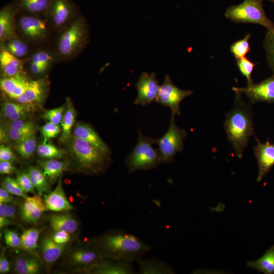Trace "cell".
<instances>
[{
  "instance_id": "obj_4",
  "label": "cell",
  "mask_w": 274,
  "mask_h": 274,
  "mask_svg": "<svg viewBox=\"0 0 274 274\" xmlns=\"http://www.w3.org/2000/svg\"><path fill=\"white\" fill-rule=\"evenodd\" d=\"M155 142V139L145 136L139 131L136 145L125 161L129 173L150 170L162 163L158 150L153 146Z\"/></svg>"
},
{
  "instance_id": "obj_19",
  "label": "cell",
  "mask_w": 274,
  "mask_h": 274,
  "mask_svg": "<svg viewBox=\"0 0 274 274\" xmlns=\"http://www.w3.org/2000/svg\"><path fill=\"white\" fill-rule=\"evenodd\" d=\"M30 80L24 72L12 76L2 77L1 89L6 95L14 100L24 92Z\"/></svg>"
},
{
  "instance_id": "obj_2",
  "label": "cell",
  "mask_w": 274,
  "mask_h": 274,
  "mask_svg": "<svg viewBox=\"0 0 274 274\" xmlns=\"http://www.w3.org/2000/svg\"><path fill=\"white\" fill-rule=\"evenodd\" d=\"M234 107L226 113L224 127L227 138L237 157L242 158L250 138L255 133L250 104L245 102L241 94L235 93Z\"/></svg>"
},
{
  "instance_id": "obj_9",
  "label": "cell",
  "mask_w": 274,
  "mask_h": 274,
  "mask_svg": "<svg viewBox=\"0 0 274 274\" xmlns=\"http://www.w3.org/2000/svg\"><path fill=\"white\" fill-rule=\"evenodd\" d=\"M77 7L72 0H51L46 18L54 29L61 30L78 16Z\"/></svg>"
},
{
  "instance_id": "obj_51",
  "label": "cell",
  "mask_w": 274,
  "mask_h": 274,
  "mask_svg": "<svg viewBox=\"0 0 274 274\" xmlns=\"http://www.w3.org/2000/svg\"><path fill=\"white\" fill-rule=\"evenodd\" d=\"M0 202L9 203L13 204L17 203L13 195L2 187L0 188Z\"/></svg>"
},
{
  "instance_id": "obj_24",
  "label": "cell",
  "mask_w": 274,
  "mask_h": 274,
  "mask_svg": "<svg viewBox=\"0 0 274 274\" xmlns=\"http://www.w3.org/2000/svg\"><path fill=\"white\" fill-rule=\"evenodd\" d=\"M73 135L88 142L104 154L108 155L109 147L89 125L77 122L75 126Z\"/></svg>"
},
{
  "instance_id": "obj_39",
  "label": "cell",
  "mask_w": 274,
  "mask_h": 274,
  "mask_svg": "<svg viewBox=\"0 0 274 274\" xmlns=\"http://www.w3.org/2000/svg\"><path fill=\"white\" fill-rule=\"evenodd\" d=\"M251 36L250 33H248L244 38L235 41L230 46V51L236 59L245 57L250 51L249 40Z\"/></svg>"
},
{
  "instance_id": "obj_40",
  "label": "cell",
  "mask_w": 274,
  "mask_h": 274,
  "mask_svg": "<svg viewBox=\"0 0 274 274\" xmlns=\"http://www.w3.org/2000/svg\"><path fill=\"white\" fill-rule=\"evenodd\" d=\"M263 46L268 65L274 73V29L267 30L264 37Z\"/></svg>"
},
{
  "instance_id": "obj_37",
  "label": "cell",
  "mask_w": 274,
  "mask_h": 274,
  "mask_svg": "<svg viewBox=\"0 0 274 274\" xmlns=\"http://www.w3.org/2000/svg\"><path fill=\"white\" fill-rule=\"evenodd\" d=\"M47 140L45 139L44 141L37 146L36 152L39 156L46 159H58L61 158L66 154L63 150L47 143Z\"/></svg>"
},
{
  "instance_id": "obj_52",
  "label": "cell",
  "mask_w": 274,
  "mask_h": 274,
  "mask_svg": "<svg viewBox=\"0 0 274 274\" xmlns=\"http://www.w3.org/2000/svg\"><path fill=\"white\" fill-rule=\"evenodd\" d=\"M16 168L10 161H0L1 174H12Z\"/></svg>"
},
{
  "instance_id": "obj_50",
  "label": "cell",
  "mask_w": 274,
  "mask_h": 274,
  "mask_svg": "<svg viewBox=\"0 0 274 274\" xmlns=\"http://www.w3.org/2000/svg\"><path fill=\"white\" fill-rule=\"evenodd\" d=\"M52 236L55 242L61 245H65L71 239L70 233L63 231H54Z\"/></svg>"
},
{
  "instance_id": "obj_25",
  "label": "cell",
  "mask_w": 274,
  "mask_h": 274,
  "mask_svg": "<svg viewBox=\"0 0 274 274\" xmlns=\"http://www.w3.org/2000/svg\"><path fill=\"white\" fill-rule=\"evenodd\" d=\"M65 245L55 242L52 234L45 235L40 242V250L45 263L50 265L56 262L63 253Z\"/></svg>"
},
{
  "instance_id": "obj_54",
  "label": "cell",
  "mask_w": 274,
  "mask_h": 274,
  "mask_svg": "<svg viewBox=\"0 0 274 274\" xmlns=\"http://www.w3.org/2000/svg\"><path fill=\"white\" fill-rule=\"evenodd\" d=\"M13 222L10 219L0 216V228H3L11 225Z\"/></svg>"
},
{
  "instance_id": "obj_53",
  "label": "cell",
  "mask_w": 274,
  "mask_h": 274,
  "mask_svg": "<svg viewBox=\"0 0 274 274\" xmlns=\"http://www.w3.org/2000/svg\"><path fill=\"white\" fill-rule=\"evenodd\" d=\"M10 269V262L5 254V249L1 251L0 256V273H6Z\"/></svg>"
},
{
  "instance_id": "obj_26",
  "label": "cell",
  "mask_w": 274,
  "mask_h": 274,
  "mask_svg": "<svg viewBox=\"0 0 274 274\" xmlns=\"http://www.w3.org/2000/svg\"><path fill=\"white\" fill-rule=\"evenodd\" d=\"M51 0H16L14 5L19 12L46 17Z\"/></svg>"
},
{
  "instance_id": "obj_42",
  "label": "cell",
  "mask_w": 274,
  "mask_h": 274,
  "mask_svg": "<svg viewBox=\"0 0 274 274\" xmlns=\"http://www.w3.org/2000/svg\"><path fill=\"white\" fill-rule=\"evenodd\" d=\"M2 187L13 195H15L25 199L27 193L21 188L16 179L10 177L6 178L2 183Z\"/></svg>"
},
{
  "instance_id": "obj_47",
  "label": "cell",
  "mask_w": 274,
  "mask_h": 274,
  "mask_svg": "<svg viewBox=\"0 0 274 274\" xmlns=\"http://www.w3.org/2000/svg\"><path fill=\"white\" fill-rule=\"evenodd\" d=\"M4 239L6 245L12 248H19L21 237L15 231L7 229L4 233Z\"/></svg>"
},
{
  "instance_id": "obj_32",
  "label": "cell",
  "mask_w": 274,
  "mask_h": 274,
  "mask_svg": "<svg viewBox=\"0 0 274 274\" xmlns=\"http://www.w3.org/2000/svg\"><path fill=\"white\" fill-rule=\"evenodd\" d=\"M247 265L264 274L274 273V246L267 249L264 254L255 261H249Z\"/></svg>"
},
{
  "instance_id": "obj_31",
  "label": "cell",
  "mask_w": 274,
  "mask_h": 274,
  "mask_svg": "<svg viewBox=\"0 0 274 274\" xmlns=\"http://www.w3.org/2000/svg\"><path fill=\"white\" fill-rule=\"evenodd\" d=\"M41 259L35 256L19 257L14 262L15 271L19 274H36L41 269Z\"/></svg>"
},
{
  "instance_id": "obj_46",
  "label": "cell",
  "mask_w": 274,
  "mask_h": 274,
  "mask_svg": "<svg viewBox=\"0 0 274 274\" xmlns=\"http://www.w3.org/2000/svg\"><path fill=\"white\" fill-rule=\"evenodd\" d=\"M40 130L42 136L47 140L56 137L61 131L58 125L50 122L46 123L40 128Z\"/></svg>"
},
{
  "instance_id": "obj_23",
  "label": "cell",
  "mask_w": 274,
  "mask_h": 274,
  "mask_svg": "<svg viewBox=\"0 0 274 274\" xmlns=\"http://www.w3.org/2000/svg\"><path fill=\"white\" fill-rule=\"evenodd\" d=\"M55 55L47 50L34 52L26 62L30 73L39 76L45 73L55 60Z\"/></svg>"
},
{
  "instance_id": "obj_3",
  "label": "cell",
  "mask_w": 274,
  "mask_h": 274,
  "mask_svg": "<svg viewBox=\"0 0 274 274\" xmlns=\"http://www.w3.org/2000/svg\"><path fill=\"white\" fill-rule=\"evenodd\" d=\"M88 29L85 19L78 16L68 26L60 31L56 41L57 56L68 60L76 56L87 42Z\"/></svg>"
},
{
  "instance_id": "obj_30",
  "label": "cell",
  "mask_w": 274,
  "mask_h": 274,
  "mask_svg": "<svg viewBox=\"0 0 274 274\" xmlns=\"http://www.w3.org/2000/svg\"><path fill=\"white\" fill-rule=\"evenodd\" d=\"M40 165L47 180L51 183L55 182L69 166L68 162L55 159H48L40 162Z\"/></svg>"
},
{
  "instance_id": "obj_21",
  "label": "cell",
  "mask_w": 274,
  "mask_h": 274,
  "mask_svg": "<svg viewBox=\"0 0 274 274\" xmlns=\"http://www.w3.org/2000/svg\"><path fill=\"white\" fill-rule=\"evenodd\" d=\"M43 200L46 211L62 212L75 209L66 196L61 178L58 180L56 188L45 195Z\"/></svg>"
},
{
  "instance_id": "obj_22",
  "label": "cell",
  "mask_w": 274,
  "mask_h": 274,
  "mask_svg": "<svg viewBox=\"0 0 274 274\" xmlns=\"http://www.w3.org/2000/svg\"><path fill=\"white\" fill-rule=\"evenodd\" d=\"M38 107H39L32 104L6 100L2 105L1 116L7 121L25 119Z\"/></svg>"
},
{
  "instance_id": "obj_48",
  "label": "cell",
  "mask_w": 274,
  "mask_h": 274,
  "mask_svg": "<svg viewBox=\"0 0 274 274\" xmlns=\"http://www.w3.org/2000/svg\"><path fill=\"white\" fill-rule=\"evenodd\" d=\"M0 216L11 220L16 219L17 210L13 204L0 202Z\"/></svg>"
},
{
  "instance_id": "obj_6",
  "label": "cell",
  "mask_w": 274,
  "mask_h": 274,
  "mask_svg": "<svg viewBox=\"0 0 274 274\" xmlns=\"http://www.w3.org/2000/svg\"><path fill=\"white\" fill-rule=\"evenodd\" d=\"M68 142L70 151L83 170L96 174L104 168L108 155L88 142L74 135Z\"/></svg>"
},
{
  "instance_id": "obj_44",
  "label": "cell",
  "mask_w": 274,
  "mask_h": 274,
  "mask_svg": "<svg viewBox=\"0 0 274 274\" xmlns=\"http://www.w3.org/2000/svg\"><path fill=\"white\" fill-rule=\"evenodd\" d=\"M16 180L26 193L35 194V188L27 172L18 173Z\"/></svg>"
},
{
  "instance_id": "obj_11",
  "label": "cell",
  "mask_w": 274,
  "mask_h": 274,
  "mask_svg": "<svg viewBox=\"0 0 274 274\" xmlns=\"http://www.w3.org/2000/svg\"><path fill=\"white\" fill-rule=\"evenodd\" d=\"M235 93L245 94L249 98L251 105L258 102H274V73L258 83H252L246 87H233Z\"/></svg>"
},
{
  "instance_id": "obj_20",
  "label": "cell",
  "mask_w": 274,
  "mask_h": 274,
  "mask_svg": "<svg viewBox=\"0 0 274 274\" xmlns=\"http://www.w3.org/2000/svg\"><path fill=\"white\" fill-rule=\"evenodd\" d=\"M27 58H19L12 54L6 49L4 43L0 45V66L2 77H10L24 72Z\"/></svg>"
},
{
  "instance_id": "obj_41",
  "label": "cell",
  "mask_w": 274,
  "mask_h": 274,
  "mask_svg": "<svg viewBox=\"0 0 274 274\" xmlns=\"http://www.w3.org/2000/svg\"><path fill=\"white\" fill-rule=\"evenodd\" d=\"M258 63L253 62L246 57L237 59L236 60L237 67L242 76L246 78L248 85L253 83L252 74L254 67Z\"/></svg>"
},
{
  "instance_id": "obj_10",
  "label": "cell",
  "mask_w": 274,
  "mask_h": 274,
  "mask_svg": "<svg viewBox=\"0 0 274 274\" xmlns=\"http://www.w3.org/2000/svg\"><path fill=\"white\" fill-rule=\"evenodd\" d=\"M193 91L182 90L172 82L170 77L166 75L159 91L156 101L162 106L168 107L172 114L181 115L180 105L186 97L191 95Z\"/></svg>"
},
{
  "instance_id": "obj_17",
  "label": "cell",
  "mask_w": 274,
  "mask_h": 274,
  "mask_svg": "<svg viewBox=\"0 0 274 274\" xmlns=\"http://www.w3.org/2000/svg\"><path fill=\"white\" fill-rule=\"evenodd\" d=\"M96 274L135 273L133 262L111 258H102L89 272Z\"/></svg>"
},
{
  "instance_id": "obj_13",
  "label": "cell",
  "mask_w": 274,
  "mask_h": 274,
  "mask_svg": "<svg viewBox=\"0 0 274 274\" xmlns=\"http://www.w3.org/2000/svg\"><path fill=\"white\" fill-rule=\"evenodd\" d=\"M102 257L93 243L92 245L73 251L69 256V262L80 270L89 272L99 262Z\"/></svg>"
},
{
  "instance_id": "obj_16",
  "label": "cell",
  "mask_w": 274,
  "mask_h": 274,
  "mask_svg": "<svg viewBox=\"0 0 274 274\" xmlns=\"http://www.w3.org/2000/svg\"><path fill=\"white\" fill-rule=\"evenodd\" d=\"M17 9L14 5H7L0 10V42L18 37L16 28Z\"/></svg>"
},
{
  "instance_id": "obj_55",
  "label": "cell",
  "mask_w": 274,
  "mask_h": 274,
  "mask_svg": "<svg viewBox=\"0 0 274 274\" xmlns=\"http://www.w3.org/2000/svg\"><path fill=\"white\" fill-rule=\"evenodd\" d=\"M262 1H263V0H262ZM268 1L274 3V0H268Z\"/></svg>"
},
{
  "instance_id": "obj_43",
  "label": "cell",
  "mask_w": 274,
  "mask_h": 274,
  "mask_svg": "<svg viewBox=\"0 0 274 274\" xmlns=\"http://www.w3.org/2000/svg\"><path fill=\"white\" fill-rule=\"evenodd\" d=\"M65 108V106L63 105L55 109L46 110L42 115V117L49 122L59 125L61 123Z\"/></svg>"
},
{
  "instance_id": "obj_35",
  "label": "cell",
  "mask_w": 274,
  "mask_h": 274,
  "mask_svg": "<svg viewBox=\"0 0 274 274\" xmlns=\"http://www.w3.org/2000/svg\"><path fill=\"white\" fill-rule=\"evenodd\" d=\"M31 181V182L38 191V194L41 196L49 192L50 185L48 180L43 170L38 167L31 166L26 172Z\"/></svg>"
},
{
  "instance_id": "obj_28",
  "label": "cell",
  "mask_w": 274,
  "mask_h": 274,
  "mask_svg": "<svg viewBox=\"0 0 274 274\" xmlns=\"http://www.w3.org/2000/svg\"><path fill=\"white\" fill-rule=\"evenodd\" d=\"M48 220L54 231H63L71 234L76 232L78 228L77 220L66 213L51 214Z\"/></svg>"
},
{
  "instance_id": "obj_14",
  "label": "cell",
  "mask_w": 274,
  "mask_h": 274,
  "mask_svg": "<svg viewBox=\"0 0 274 274\" xmlns=\"http://www.w3.org/2000/svg\"><path fill=\"white\" fill-rule=\"evenodd\" d=\"M49 86V82L47 77L30 80L24 92L14 100L18 102L32 104L39 107L46 98Z\"/></svg>"
},
{
  "instance_id": "obj_5",
  "label": "cell",
  "mask_w": 274,
  "mask_h": 274,
  "mask_svg": "<svg viewBox=\"0 0 274 274\" xmlns=\"http://www.w3.org/2000/svg\"><path fill=\"white\" fill-rule=\"evenodd\" d=\"M224 15L235 23L257 24L267 30L274 29V22L266 16L262 0H244L229 7Z\"/></svg>"
},
{
  "instance_id": "obj_49",
  "label": "cell",
  "mask_w": 274,
  "mask_h": 274,
  "mask_svg": "<svg viewBox=\"0 0 274 274\" xmlns=\"http://www.w3.org/2000/svg\"><path fill=\"white\" fill-rule=\"evenodd\" d=\"M17 160L12 149L4 145L0 146V161H13Z\"/></svg>"
},
{
  "instance_id": "obj_38",
  "label": "cell",
  "mask_w": 274,
  "mask_h": 274,
  "mask_svg": "<svg viewBox=\"0 0 274 274\" xmlns=\"http://www.w3.org/2000/svg\"><path fill=\"white\" fill-rule=\"evenodd\" d=\"M15 150L23 158H29L37 149V140L33 134L14 145Z\"/></svg>"
},
{
  "instance_id": "obj_27",
  "label": "cell",
  "mask_w": 274,
  "mask_h": 274,
  "mask_svg": "<svg viewBox=\"0 0 274 274\" xmlns=\"http://www.w3.org/2000/svg\"><path fill=\"white\" fill-rule=\"evenodd\" d=\"M136 262L141 274H172L173 268L164 261L154 258L139 259Z\"/></svg>"
},
{
  "instance_id": "obj_36",
  "label": "cell",
  "mask_w": 274,
  "mask_h": 274,
  "mask_svg": "<svg viewBox=\"0 0 274 274\" xmlns=\"http://www.w3.org/2000/svg\"><path fill=\"white\" fill-rule=\"evenodd\" d=\"M3 43L8 51L18 58L23 59L29 52V47L26 42L19 37Z\"/></svg>"
},
{
  "instance_id": "obj_29",
  "label": "cell",
  "mask_w": 274,
  "mask_h": 274,
  "mask_svg": "<svg viewBox=\"0 0 274 274\" xmlns=\"http://www.w3.org/2000/svg\"><path fill=\"white\" fill-rule=\"evenodd\" d=\"M44 228H30L25 230L20 236V249L26 252L30 255L40 257L37 253L38 242Z\"/></svg>"
},
{
  "instance_id": "obj_45",
  "label": "cell",
  "mask_w": 274,
  "mask_h": 274,
  "mask_svg": "<svg viewBox=\"0 0 274 274\" xmlns=\"http://www.w3.org/2000/svg\"><path fill=\"white\" fill-rule=\"evenodd\" d=\"M1 127L18 130L36 127L33 122L25 119L6 121L1 125Z\"/></svg>"
},
{
  "instance_id": "obj_18",
  "label": "cell",
  "mask_w": 274,
  "mask_h": 274,
  "mask_svg": "<svg viewBox=\"0 0 274 274\" xmlns=\"http://www.w3.org/2000/svg\"><path fill=\"white\" fill-rule=\"evenodd\" d=\"M20 208L22 220L28 223H36L46 211L42 196L34 194L24 199Z\"/></svg>"
},
{
  "instance_id": "obj_7",
  "label": "cell",
  "mask_w": 274,
  "mask_h": 274,
  "mask_svg": "<svg viewBox=\"0 0 274 274\" xmlns=\"http://www.w3.org/2000/svg\"><path fill=\"white\" fill-rule=\"evenodd\" d=\"M175 115L172 114L167 130L159 139H156L162 163L172 162L176 154L184 148L183 141L187 135L186 131L176 123Z\"/></svg>"
},
{
  "instance_id": "obj_34",
  "label": "cell",
  "mask_w": 274,
  "mask_h": 274,
  "mask_svg": "<svg viewBox=\"0 0 274 274\" xmlns=\"http://www.w3.org/2000/svg\"><path fill=\"white\" fill-rule=\"evenodd\" d=\"M36 129V127L18 130L1 127V141L5 143H11L15 145L35 134Z\"/></svg>"
},
{
  "instance_id": "obj_1",
  "label": "cell",
  "mask_w": 274,
  "mask_h": 274,
  "mask_svg": "<svg viewBox=\"0 0 274 274\" xmlns=\"http://www.w3.org/2000/svg\"><path fill=\"white\" fill-rule=\"evenodd\" d=\"M93 244L102 258L136 262L151 249V246L129 232L117 230L109 232Z\"/></svg>"
},
{
  "instance_id": "obj_33",
  "label": "cell",
  "mask_w": 274,
  "mask_h": 274,
  "mask_svg": "<svg viewBox=\"0 0 274 274\" xmlns=\"http://www.w3.org/2000/svg\"><path fill=\"white\" fill-rule=\"evenodd\" d=\"M66 109L61 120V134L59 139L61 143L68 142L71 138V130L74 125L76 118V111L70 99L66 98Z\"/></svg>"
},
{
  "instance_id": "obj_15",
  "label": "cell",
  "mask_w": 274,
  "mask_h": 274,
  "mask_svg": "<svg viewBox=\"0 0 274 274\" xmlns=\"http://www.w3.org/2000/svg\"><path fill=\"white\" fill-rule=\"evenodd\" d=\"M255 138L257 144L254 146L253 150L258 168L256 181L259 182L274 165V144H271L268 140L261 143L256 136Z\"/></svg>"
},
{
  "instance_id": "obj_8",
  "label": "cell",
  "mask_w": 274,
  "mask_h": 274,
  "mask_svg": "<svg viewBox=\"0 0 274 274\" xmlns=\"http://www.w3.org/2000/svg\"><path fill=\"white\" fill-rule=\"evenodd\" d=\"M47 23V19L21 13L16 19L17 32L28 41L40 42L45 40L48 36Z\"/></svg>"
},
{
  "instance_id": "obj_12",
  "label": "cell",
  "mask_w": 274,
  "mask_h": 274,
  "mask_svg": "<svg viewBox=\"0 0 274 274\" xmlns=\"http://www.w3.org/2000/svg\"><path fill=\"white\" fill-rule=\"evenodd\" d=\"M137 95L135 105L145 106L156 101L160 88L155 72L150 74L143 72L135 83Z\"/></svg>"
}]
</instances>
